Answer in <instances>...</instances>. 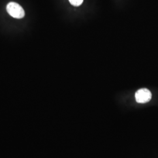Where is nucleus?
I'll use <instances>...</instances> for the list:
<instances>
[{
    "label": "nucleus",
    "mask_w": 158,
    "mask_h": 158,
    "mask_svg": "<svg viewBox=\"0 0 158 158\" xmlns=\"http://www.w3.org/2000/svg\"><path fill=\"white\" fill-rule=\"evenodd\" d=\"M6 9L9 15L14 18L21 19L25 16V11L23 7L15 2H9Z\"/></svg>",
    "instance_id": "f257e3e1"
},
{
    "label": "nucleus",
    "mask_w": 158,
    "mask_h": 158,
    "mask_svg": "<svg viewBox=\"0 0 158 158\" xmlns=\"http://www.w3.org/2000/svg\"><path fill=\"white\" fill-rule=\"evenodd\" d=\"M69 1L72 6H80L83 2V0H69Z\"/></svg>",
    "instance_id": "7ed1b4c3"
},
{
    "label": "nucleus",
    "mask_w": 158,
    "mask_h": 158,
    "mask_svg": "<svg viewBox=\"0 0 158 158\" xmlns=\"http://www.w3.org/2000/svg\"><path fill=\"white\" fill-rule=\"evenodd\" d=\"M152 98L151 92L147 89H141L136 92V101L138 103H146Z\"/></svg>",
    "instance_id": "f03ea898"
}]
</instances>
